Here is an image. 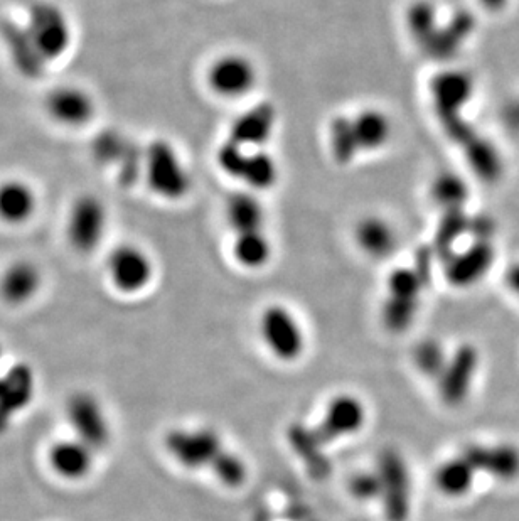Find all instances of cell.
<instances>
[{"label":"cell","instance_id":"obj_5","mask_svg":"<svg viewBox=\"0 0 519 521\" xmlns=\"http://www.w3.org/2000/svg\"><path fill=\"white\" fill-rule=\"evenodd\" d=\"M91 156L100 166L113 169L122 186H132L142 178L144 147L120 130H102L91 142Z\"/></svg>","mask_w":519,"mask_h":521},{"label":"cell","instance_id":"obj_26","mask_svg":"<svg viewBox=\"0 0 519 521\" xmlns=\"http://www.w3.org/2000/svg\"><path fill=\"white\" fill-rule=\"evenodd\" d=\"M34 378L26 365H17L0 378V425L24 409L33 398Z\"/></svg>","mask_w":519,"mask_h":521},{"label":"cell","instance_id":"obj_33","mask_svg":"<svg viewBox=\"0 0 519 521\" xmlns=\"http://www.w3.org/2000/svg\"><path fill=\"white\" fill-rule=\"evenodd\" d=\"M211 469L216 478L228 488H240L241 484L247 481L248 471L245 462L241 461L240 456L225 449L211 462Z\"/></svg>","mask_w":519,"mask_h":521},{"label":"cell","instance_id":"obj_31","mask_svg":"<svg viewBox=\"0 0 519 521\" xmlns=\"http://www.w3.org/2000/svg\"><path fill=\"white\" fill-rule=\"evenodd\" d=\"M417 299H407V297L388 296L383 304V324L391 333H403L412 326L413 319L417 316Z\"/></svg>","mask_w":519,"mask_h":521},{"label":"cell","instance_id":"obj_23","mask_svg":"<svg viewBox=\"0 0 519 521\" xmlns=\"http://www.w3.org/2000/svg\"><path fill=\"white\" fill-rule=\"evenodd\" d=\"M225 220L233 235L245 231L267 230L265 206L258 198V193H253L250 189L233 193L226 199Z\"/></svg>","mask_w":519,"mask_h":521},{"label":"cell","instance_id":"obj_25","mask_svg":"<svg viewBox=\"0 0 519 521\" xmlns=\"http://www.w3.org/2000/svg\"><path fill=\"white\" fill-rule=\"evenodd\" d=\"M279 176V162L267 149H247L236 179L253 193H265L277 184Z\"/></svg>","mask_w":519,"mask_h":521},{"label":"cell","instance_id":"obj_7","mask_svg":"<svg viewBox=\"0 0 519 521\" xmlns=\"http://www.w3.org/2000/svg\"><path fill=\"white\" fill-rule=\"evenodd\" d=\"M381 505L386 521H407L412 510V481L407 462L396 449H385L378 457Z\"/></svg>","mask_w":519,"mask_h":521},{"label":"cell","instance_id":"obj_11","mask_svg":"<svg viewBox=\"0 0 519 521\" xmlns=\"http://www.w3.org/2000/svg\"><path fill=\"white\" fill-rule=\"evenodd\" d=\"M164 446L174 461L188 469L211 466V462L223 451L220 436L213 429L171 430L166 434Z\"/></svg>","mask_w":519,"mask_h":521},{"label":"cell","instance_id":"obj_3","mask_svg":"<svg viewBox=\"0 0 519 521\" xmlns=\"http://www.w3.org/2000/svg\"><path fill=\"white\" fill-rule=\"evenodd\" d=\"M108 225L110 211L107 203L97 194H78L66 213V242L81 255L97 252L107 237Z\"/></svg>","mask_w":519,"mask_h":521},{"label":"cell","instance_id":"obj_30","mask_svg":"<svg viewBox=\"0 0 519 521\" xmlns=\"http://www.w3.org/2000/svg\"><path fill=\"white\" fill-rule=\"evenodd\" d=\"M329 146H331L332 157L339 164H349L359 156L349 115H339L332 120L329 129Z\"/></svg>","mask_w":519,"mask_h":521},{"label":"cell","instance_id":"obj_19","mask_svg":"<svg viewBox=\"0 0 519 521\" xmlns=\"http://www.w3.org/2000/svg\"><path fill=\"white\" fill-rule=\"evenodd\" d=\"M472 95V81L466 73L457 70L442 71L430 83V98L435 112L444 122H452Z\"/></svg>","mask_w":519,"mask_h":521},{"label":"cell","instance_id":"obj_24","mask_svg":"<svg viewBox=\"0 0 519 521\" xmlns=\"http://www.w3.org/2000/svg\"><path fill=\"white\" fill-rule=\"evenodd\" d=\"M493 264V250L486 243H477L461 255H450L445 269L449 284L455 287H471L486 275Z\"/></svg>","mask_w":519,"mask_h":521},{"label":"cell","instance_id":"obj_9","mask_svg":"<svg viewBox=\"0 0 519 521\" xmlns=\"http://www.w3.org/2000/svg\"><path fill=\"white\" fill-rule=\"evenodd\" d=\"M260 333L268 350L279 360L294 361L304 353V333L287 307L268 306L260 317Z\"/></svg>","mask_w":519,"mask_h":521},{"label":"cell","instance_id":"obj_38","mask_svg":"<svg viewBox=\"0 0 519 521\" xmlns=\"http://www.w3.org/2000/svg\"><path fill=\"white\" fill-rule=\"evenodd\" d=\"M514 112H519V107H516V110H514Z\"/></svg>","mask_w":519,"mask_h":521},{"label":"cell","instance_id":"obj_20","mask_svg":"<svg viewBox=\"0 0 519 521\" xmlns=\"http://www.w3.org/2000/svg\"><path fill=\"white\" fill-rule=\"evenodd\" d=\"M2 38H4L12 63L22 76H26L29 80L43 78L49 65L39 53L33 39L29 38L24 24L21 26L14 22H4Z\"/></svg>","mask_w":519,"mask_h":521},{"label":"cell","instance_id":"obj_6","mask_svg":"<svg viewBox=\"0 0 519 521\" xmlns=\"http://www.w3.org/2000/svg\"><path fill=\"white\" fill-rule=\"evenodd\" d=\"M108 280L113 289L125 296H135L144 292L156 275V264L150 253L137 243H120L108 253Z\"/></svg>","mask_w":519,"mask_h":521},{"label":"cell","instance_id":"obj_29","mask_svg":"<svg viewBox=\"0 0 519 521\" xmlns=\"http://www.w3.org/2000/svg\"><path fill=\"white\" fill-rule=\"evenodd\" d=\"M476 474L474 466L462 454L440 464L435 471V486L445 496L461 498L471 491Z\"/></svg>","mask_w":519,"mask_h":521},{"label":"cell","instance_id":"obj_22","mask_svg":"<svg viewBox=\"0 0 519 521\" xmlns=\"http://www.w3.org/2000/svg\"><path fill=\"white\" fill-rule=\"evenodd\" d=\"M93 452L95 451L90 446L78 439L54 442L48 451L49 468L53 469V473L59 478L78 481L90 474L93 468Z\"/></svg>","mask_w":519,"mask_h":521},{"label":"cell","instance_id":"obj_39","mask_svg":"<svg viewBox=\"0 0 519 521\" xmlns=\"http://www.w3.org/2000/svg\"><path fill=\"white\" fill-rule=\"evenodd\" d=\"M0 353H2V351H0Z\"/></svg>","mask_w":519,"mask_h":521},{"label":"cell","instance_id":"obj_1","mask_svg":"<svg viewBox=\"0 0 519 521\" xmlns=\"http://www.w3.org/2000/svg\"><path fill=\"white\" fill-rule=\"evenodd\" d=\"M142 178L157 198L179 203L193 189V178L171 140L156 139L144 147Z\"/></svg>","mask_w":519,"mask_h":521},{"label":"cell","instance_id":"obj_37","mask_svg":"<svg viewBox=\"0 0 519 521\" xmlns=\"http://www.w3.org/2000/svg\"><path fill=\"white\" fill-rule=\"evenodd\" d=\"M477 2L487 11H501L508 4V0H477Z\"/></svg>","mask_w":519,"mask_h":521},{"label":"cell","instance_id":"obj_14","mask_svg":"<svg viewBox=\"0 0 519 521\" xmlns=\"http://www.w3.org/2000/svg\"><path fill=\"white\" fill-rule=\"evenodd\" d=\"M43 270L29 258H17L0 272V301L7 306H24L43 289Z\"/></svg>","mask_w":519,"mask_h":521},{"label":"cell","instance_id":"obj_18","mask_svg":"<svg viewBox=\"0 0 519 521\" xmlns=\"http://www.w3.org/2000/svg\"><path fill=\"white\" fill-rule=\"evenodd\" d=\"M349 119L359 156L383 151L395 134V125L390 115L378 107L361 108L349 115Z\"/></svg>","mask_w":519,"mask_h":521},{"label":"cell","instance_id":"obj_21","mask_svg":"<svg viewBox=\"0 0 519 521\" xmlns=\"http://www.w3.org/2000/svg\"><path fill=\"white\" fill-rule=\"evenodd\" d=\"M354 242L364 255L375 260H383L395 252L398 231L385 216H364L354 226Z\"/></svg>","mask_w":519,"mask_h":521},{"label":"cell","instance_id":"obj_2","mask_svg":"<svg viewBox=\"0 0 519 521\" xmlns=\"http://www.w3.org/2000/svg\"><path fill=\"white\" fill-rule=\"evenodd\" d=\"M27 34L48 65L65 58L75 41V29L65 9L51 0H38L27 11Z\"/></svg>","mask_w":519,"mask_h":521},{"label":"cell","instance_id":"obj_12","mask_svg":"<svg viewBox=\"0 0 519 521\" xmlns=\"http://www.w3.org/2000/svg\"><path fill=\"white\" fill-rule=\"evenodd\" d=\"M66 417L76 439L93 451L103 449L110 441V427L102 405L90 393H75L66 403Z\"/></svg>","mask_w":519,"mask_h":521},{"label":"cell","instance_id":"obj_17","mask_svg":"<svg viewBox=\"0 0 519 521\" xmlns=\"http://www.w3.org/2000/svg\"><path fill=\"white\" fill-rule=\"evenodd\" d=\"M477 473L499 481L519 478V447L513 444H472L462 452Z\"/></svg>","mask_w":519,"mask_h":521},{"label":"cell","instance_id":"obj_32","mask_svg":"<svg viewBox=\"0 0 519 521\" xmlns=\"http://www.w3.org/2000/svg\"><path fill=\"white\" fill-rule=\"evenodd\" d=\"M413 361L423 375L439 380L449 358L445 356L444 348L435 339H425L422 343H418L413 351Z\"/></svg>","mask_w":519,"mask_h":521},{"label":"cell","instance_id":"obj_16","mask_svg":"<svg viewBox=\"0 0 519 521\" xmlns=\"http://www.w3.org/2000/svg\"><path fill=\"white\" fill-rule=\"evenodd\" d=\"M277 127V110L260 103L238 115L230 127L228 139L247 149H265Z\"/></svg>","mask_w":519,"mask_h":521},{"label":"cell","instance_id":"obj_8","mask_svg":"<svg viewBox=\"0 0 519 521\" xmlns=\"http://www.w3.org/2000/svg\"><path fill=\"white\" fill-rule=\"evenodd\" d=\"M44 112L63 129H85L95 120L98 102L85 86L65 83L51 88L43 102Z\"/></svg>","mask_w":519,"mask_h":521},{"label":"cell","instance_id":"obj_10","mask_svg":"<svg viewBox=\"0 0 519 521\" xmlns=\"http://www.w3.org/2000/svg\"><path fill=\"white\" fill-rule=\"evenodd\" d=\"M481 356L479 350L471 343L461 344L454 355L449 356L439 380L440 400L447 407H461L471 395L472 385L476 380Z\"/></svg>","mask_w":519,"mask_h":521},{"label":"cell","instance_id":"obj_15","mask_svg":"<svg viewBox=\"0 0 519 521\" xmlns=\"http://www.w3.org/2000/svg\"><path fill=\"white\" fill-rule=\"evenodd\" d=\"M39 210V193L33 184L22 178L0 181V223L24 226L34 220Z\"/></svg>","mask_w":519,"mask_h":521},{"label":"cell","instance_id":"obj_28","mask_svg":"<svg viewBox=\"0 0 519 521\" xmlns=\"http://www.w3.org/2000/svg\"><path fill=\"white\" fill-rule=\"evenodd\" d=\"M290 444L294 447L295 454L304 461L312 476L324 478L331 473V462L327 461L322 447L326 442L322 441L316 429H307L304 425L290 427Z\"/></svg>","mask_w":519,"mask_h":521},{"label":"cell","instance_id":"obj_35","mask_svg":"<svg viewBox=\"0 0 519 521\" xmlns=\"http://www.w3.org/2000/svg\"><path fill=\"white\" fill-rule=\"evenodd\" d=\"M349 491L359 501L381 500V481L378 471L354 474L349 481Z\"/></svg>","mask_w":519,"mask_h":521},{"label":"cell","instance_id":"obj_13","mask_svg":"<svg viewBox=\"0 0 519 521\" xmlns=\"http://www.w3.org/2000/svg\"><path fill=\"white\" fill-rule=\"evenodd\" d=\"M366 422V409L363 402L354 395L341 393L327 403L326 412L322 415L321 424L316 432L322 441L329 444L341 437L353 436L363 429Z\"/></svg>","mask_w":519,"mask_h":521},{"label":"cell","instance_id":"obj_27","mask_svg":"<svg viewBox=\"0 0 519 521\" xmlns=\"http://www.w3.org/2000/svg\"><path fill=\"white\" fill-rule=\"evenodd\" d=\"M231 255L236 264L247 270H260L270 264L273 257L272 240L267 230L238 233L231 242Z\"/></svg>","mask_w":519,"mask_h":521},{"label":"cell","instance_id":"obj_4","mask_svg":"<svg viewBox=\"0 0 519 521\" xmlns=\"http://www.w3.org/2000/svg\"><path fill=\"white\" fill-rule=\"evenodd\" d=\"M204 80L215 97L233 102L252 95L260 81V71L257 63L247 54L226 51L211 60Z\"/></svg>","mask_w":519,"mask_h":521},{"label":"cell","instance_id":"obj_34","mask_svg":"<svg viewBox=\"0 0 519 521\" xmlns=\"http://www.w3.org/2000/svg\"><path fill=\"white\" fill-rule=\"evenodd\" d=\"M432 198L447 210H455L466 199V186L454 174H440L432 184Z\"/></svg>","mask_w":519,"mask_h":521},{"label":"cell","instance_id":"obj_36","mask_svg":"<svg viewBox=\"0 0 519 521\" xmlns=\"http://www.w3.org/2000/svg\"><path fill=\"white\" fill-rule=\"evenodd\" d=\"M506 282H508L509 289L519 297V264L513 265L506 274Z\"/></svg>","mask_w":519,"mask_h":521}]
</instances>
